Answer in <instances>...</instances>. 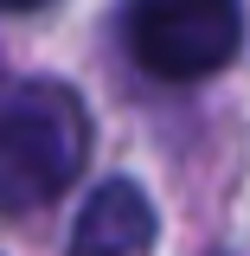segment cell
<instances>
[{"mask_svg": "<svg viewBox=\"0 0 250 256\" xmlns=\"http://www.w3.org/2000/svg\"><path fill=\"white\" fill-rule=\"evenodd\" d=\"M90 154L84 102L52 77H0V212L52 205Z\"/></svg>", "mask_w": 250, "mask_h": 256, "instance_id": "6da1fadb", "label": "cell"}, {"mask_svg": "<svg viewBox=\"0 0 250 256\" xmlns=\"http://www.w3.org/2000/svg\"><path fill=\"white\" fill-rule=\"evenodd\" d=\"M244 6L237 0H128V52L160 84H192L237 58Z\"/></svg>", "mask_w": 250, "mask_h": 256, "instance_id": "7a4b0ae2", "label": "cell"}, {"mask_svg": "<svg viewBox=\"0 0 250 256\" xmlns=\"http://www.w3.org/2000/svg\"><path fill=\"white\" fill-rule=\"evenodd\" d=\"M154 244V205L135 180H103L71 224V256H135Z\"/></svg>", "mask_w": 250, "mask_h": 256, "instance_id": "3957f363", "label": "cell"}, {"mask_svg": "<svg viewBox=\"0 0 250 256\" xmlns=\"http://www.w3.org/2000/svg\"><path fill=\"white\" fill-rule=\"evenodd\" d=\"M0 6H39V0H0Z\"/></svg>", "mask_w": 250, "mask_h": 256, "instance_id": "277c9868", "label": "cell"}]
</instances>
